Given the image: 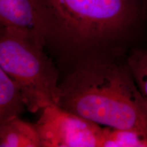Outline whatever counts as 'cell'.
<instances>
[{
    "label": "cell",
    "instance_id": "3",
    "mask_svg": "<svg viewBox=\"0 0 147 147\" xmlns=\"http://www.w3.org/2000/svg\"><path fill=\"white\" fill-rule=\"evenodd\" d=\"M0 67L18 84L32 113L58 106V73L51 60L23 37L1 29Z\"/></svg>",
    "mask_w": 147,
    "mask_h": 147
},
{
    "label": "cell",
    "instance_id": "1",
    "mask_svg": "<svg viewBox=\"0 0 147 147\" xmlns=\"http://www.w3.org/2000/svg\"><path fill=\"white\" fill-rule=\"evenodd\" d=\"M58 106L97 124L147 135V103L127 63L94 59L59 84Z\"/></svg>",
    "mask_w": 147,
    "mask_h": 147
},
{
    "label": "cell",
    "instance_id": "6",
    "mask_svg": "<svg viewBox=\"0 0 147 147\" xmlns=\"http://www.w3.org/2000/svg\"><path fill=\"white\" fill-rule=\"evenodd\" d=\"M1 147H42L36 124L24 121L19 117L0 123Z\"/></svg>",
    "mask_w": 147,
    "mask_h": 147
},
{
    "label": "cell",
    "instance_id": "7",
    "mask_svg": "<svg viewBox=\"0 0 147 147\" xmlns=\"http://www.w3.org/2000/svg\"><path fill=\"white\" fill-rule=\"evenodd\" d=\"M27 108L18 84L0 68V123L17 118Z\"/></svg>",
    "mask_w": 147,
    "mask_h": 147
},
{
    "label": "cell",
    "instance_id": "4",
    "mask_svg": "<svg viewBox=\"0 0 147 147\" xmlns=\"http://www.w3.org/2000/svg\"><path fill=\"white\" fill-rule=\"evenodd\" d=\"M42 111L36 125L42 147H100L103 128L99 124L58 106Z\"/></svg>",
    "mask_w": 147,
    "mask_h": 147
},
{
    "label": "cell",
    "instance_id": "9",
    "mask_svg": "<svg viewBox=\"0 0 147 147\" xmlns=\"http://www.w3.org/2000/svg\"><path fill=\"white\" fill-rule=\"evenodd\" d=\"M127 63L138 87L147 103V49H135L127 58Z\"/></svg>",
    "mask_w": 147,
    "mask_h": 147
},
{
    "label": "cell",
    "instance_id": "5",
    "mask_svg": "<svg viewBox=\"0 0 147 147\" xmlns=\"http://www.w3.org/2000/svg\"><path fill=\"white\" fill-rule=\"evenodd\" d=\"M0 23L42 49L51 29L38 0H0Z\"/></svg>",
    "mask_w": 147,
    "mask_h": 147
},
{
    "label": "cell",
    "instance_id": "8",
    "mask_svg": "<svg viewBox=\"0 0 147 147\" xmlns=\"http://www.w3.org/2000/svg\"><path fill=\"white\" fill-rule=\"evenodd\" d=\"M101 147H147V135L131 129L103 128Z\"/></svg>",
    "mask_w": 147,
    "mask_h": 147
},
{
    "label": "cell",
    "instance_id": "2",
    "mask_svg": "<svg viewBox=\"0 0 147 147\" xmlns=\"http://www.w3.org/2000/svg\"><path fill=\"white\" fill-rule=\"evenodd\" d=\"M53 27L77 43L113 39L136 21L138 0H38Z\"/></svg>",
    "mask_w": 147,
    "mask_h": 147
}]
</instances>
